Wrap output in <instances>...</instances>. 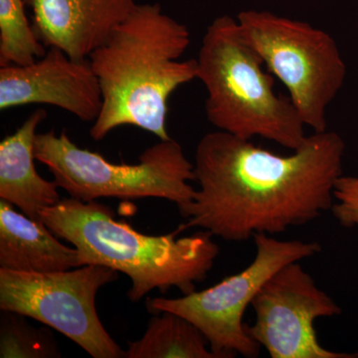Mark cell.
<instances>
[{"label":"cell","instance_id":"6da1fadb","mask_svg":"<svg viewBox=\"0 0 358 358\" xmlns=\"http://www.w3.org/2000/svg\"><path fill=\"white\" fill-rule=\"evenodd\" d=\"M345 150L343 138L327 129L307 136L289 155L225 131L206 134L195 152L199 188L178 209L186 219L181 228L242 242L312 222L333 207Z\"/></svg>","mask_w":358,"mask_h":358},{"label":"cell","instance_id":"7a4b0ae2","mask_svg":"<svg viewBox=\"0 0 358 358\" xmlns=\"http://www.w3.org/2000/svg\"><path fill=\"white\" fill-rule=\"evenodd\" d=\"M192 42L187 26L164 13L159 3L136 4L110 38L90 56L101 91L100 115L90 129L94 141L122 126L167 133L169 99L197 79V60H182Z\"/></svg>","mask_w":358,"mask_h":358},{"label":"cell","instance_id":"3957f363","mask_svg":"<svg viewBox=\"0 0 358 358\" xmlns=\"http://www.w3.org/2000/svg\"><path fill=\"white\" fill-rule=\"evenodd\" d=\"M41 218L55 236L74 245L82 267L102 265L128 275L131 301L155 289L162 294L171 288L193 293L220 253L209 231L178 239L181 226L166 235L143 234L126 221L117 220L110 207L96 200L63 199L44 209Z\"/></svg>","mask_w":358,"mask_h":358},{"label":"cell","instance_id":"277c9868","mask_svg":"<svg viewBox=\"0 0 358 358\" xmlns=\"http://www.w3.org/2000/svg\"><path fill=\"white\" fill-rule=\"evenodd\" d=\"M197 79L207 91V119L217 131L274 141L292 152L305 141V124L293 103L274 91V78L245 38L237 18L219 16L207 27Z\"/></svg>","mask_w":358,"mask_h":358},{"label":"cell","instance_id":"5b68a950","mask_svg":"<svg viewBox=\"0 0 358 358\" xmlns=\"http://www.w3.org/2000/svg\"><path fill=\"white\" fill-rule=\"evenodd\" d=\"M35 159L48 167L59 188L84 202L105 197L124 200L155 197L178 209L194 199V164L178 141L160 140L148 148L136 164H114L75 145L65 131L37 134Z\"/></svg>","mask_w":358,"mask_h":358},{"label":"cell","instance_id":"8992f818","mask_svg":"<svg viewBox=\"0 0 358 358\" xmlns=\"http://www.w3.org/2000/svg\"><path fill=\"white\" fill-rule=\"evenodd\" d=\"M245 38L289 92L306 127L326 131L327 112L346 77L336 40L310 23L264 10L237 15Z\"/></svg>","mask_w":358,"mask_h":358},{"label":"cell","instance_id":"52a82bcc","mask_svg":"<svg viewBox=\"0 0 358 358\" xmlns=\"http://www.w3.org/2000/svg\"><path fill=\"white\" fill-rule=\"evenodd\" d=\"M254 238L256 257L248 267L211 288L182 298L147 301L150 313L169 312L192 322L204 334L217 358L259 357L261 345L249 336L245 310L265 282L288 264L300 262L322 251L317 242L282 241L259 233Z\"/></svg>","mask_w":358,"mask_h":358},{"label":"cell","instance_id":"ba28073f","mask_svg":"<svg viewBox=\"0 0 358 358\" xmlns=\"http://www.w3.org/2000/svg\"><path fill=\"white\" fill-rule=\"evenodd\" d=\"M117 273L102 265L54 273L0 268V310L38 320L64 334L92 357H124L96 310V294L119 279Z\"/></svg>","mask_w":358,"mask_h":358},{"label":"cell","instance_id":"9c48e42d","mask_svg":"<svg viewBox=\"0 0 358 358\" xmlns=\"http://www.w3.org/2000/svg\"><path fill=\"white\" fill-rule=\"evenodd\" d=\"M251 306L256 320L247 324V331L272 358L358 357V353L331 352L320 345L315 320L341 315V308L299 262L273 275Z\"/></svg>","mask_w":358,"mask_h":358},{"label":"cell","instance_id":"30bf717a","mask_svg":"<svg viewBox=\"0 0 358 358\" xmlns=\"http://www.w3.org/2000/svg\"><path fill=\"white\" fill-rule=\"evenodd\" d=\"M31 103L54 106L82 122H95L103 96L89 59L74 60L51 47L32 64L0 67V110Z\"/></svg>","mask_w":358,"mask_h":358},{"label":"cell","instance_id":"8fae6325","mask_svg":"<svg viewBox=\"0 0 358 358\" xmlns=\"http://www.w3.org/2000/svg\"><path fill=\"white\" fill-rule=\"evenodd\" d=\"M33 28L45 46L74 60H88L128 18L136 0H25Z\"/></svg>","mask_w":358,"mask_h":358},{"label":"cell","instance_id":"7c38bea8","mask_svg":"<svg viewBox=\"0 0 358 358\" xmlns=\"http://www.w3.org/2000/svg\"><path fill=\"white\" fill-rule=\"evenodd\" d=\"M46 117V110H35L20 128L0 143V199L42 224V211L62 200L56 181L41 178L35 167L36 131Z\"/></svg>","mask_w":358,"mask_h":358},{"label":"cell","instance_id":"4fadbf2b","mask_svg":"<svg viewBox=\"0 0 358 358\" xmlns=\"http://www.w3.org/2000/svg\"><path fill=\"white\" fill-rule=\"evenodd\" d=\"M0 201V268L54 273L82 267L76 248L61 243L45 224Z\"/></svg>","mask_w":358,"mask_h":358},{"label":"cell","instance_id":"5bb4252c","mask_svg":"<svg viewBox=\"0 0 358 358\" xmlns=\"http://www.w3.org/2000/svg\"><path fill=\"white\" fill-rule=\"evenodd\" d=\"M204 334L189 320L162 312L148 322L138 341L129 343L127 358H217Z\"/></svg>","mask_w":358,"mask_h":358},{"label":"cell","instance_id":"9a60e30c","mask_svg":"<svg viewBox=\"0 0 358 358\" xmlns=\"http://www.w3.org/2000/svg\"><path fill=\"white\" fill-rule=\"evenodd\" d=\"M25 4V0H0V67L30 65L46 54Z\"/></svg>","mask_w":358,"mask_h":358},{"label":"cell","instance_id":"2e32d148","mask_svg":"<svg viewBox=\"0 0 358 358\" xmlns=\"http://www.w3.org/2000/svg\"><path fill=\"white\" fill-rule=\"evenodd\" d=\"M20 313L3 312L0 327V357H59L53 336L38 331Z\"/></svg>","mask_w":358,"mask_h":358},{"label":"cell","instance_id":"e0dca14e","mask_svg":"<svg viewBox=\"0 0 358 358\" xmlns=\"http://www.w3.org/2000/svg\"><path fill=\"white\" fill-rule=\"evenodd\" d=\"M336 200L331 210L343 227L358 226V176H343L336 180L334 188Z\"/></svg>","mask_w":358,"mask_h":358}]
</instances>
